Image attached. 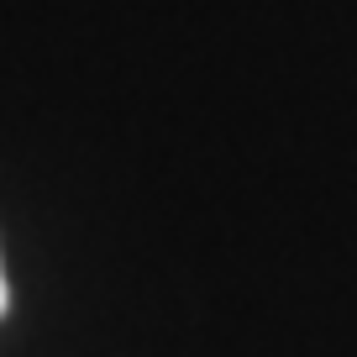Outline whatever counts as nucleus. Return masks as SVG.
I'll return each instance as SVG.
<instances>
[{
    "label": "nucleus",
    "mask_w": 357,
    "mask_h": 357,
    "mask_svg": "<svg viewBox=\"0 0 357 357\" xmlns=\"http://www.w3.org/2000/svg\"><path fill=\"white\" fill-rule=\"evenodd\" d=\"M6 305H11V289H6V263H0V315H6Z\"/></svg>",
    "instance_id": "1"
}]
</instances>
